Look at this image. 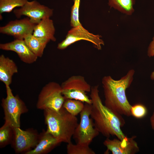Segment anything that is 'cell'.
Masks as SVG:
<instances>
[{"label":"cell","mask_w":154,"mask_h":154,"mask_svg":"<svg viewBox=\"0 0 154 154\" xmlns=\"http://www.w3.org/2000/svg\"><path fill=\"white\" fill-rule=\"evenodd\" d=\"M7 97L2 100L5 117L4 125L12 129L20 127V118L21 114L28 110L24 102L19 96L13 95L9 86H5Z\"/></svg>","instance_id":"cell-4"},{"label":"cell","mask_w":154,"mask_h":154,"mask_svg":"<svg viewBox=\"0 0 154 154\" xmlns=\"http://www.w3.org/2000/svg\"><path fill=\"white\" fill-rule=\"evenodd\" d=\"M31 51L38 57H41L47 44L50 40L34 36L33 34L26 36L24 39Z\"/></svg>","instance_id":"cell-17"},{"label":"cell","mask_w":154,"mask_h":154,"mask_svg":"<svg viewBox=\"0 0 154 154\" xmlns=\"http://www.w3.org/2000/svg\"><path fill=\"white\" fill-rule=\"evenodd\" d=\"M18 72V68L14 62L3 54L0 56V80L5 86H9L14 74Z\"/></svg>","instance_id":"cell-15"},{"label":"cell","mask_w":154,"mask_h":154,"mask_svg":"<svg viewBox=\"0 0 154 154\" xmlns=\"http://www.w3.org/2000/svg\"><path fill=\"white\" fill-rule=\"evenodd\" d=\"M150 122L151 128L154 131V112L150 118Z\"/></svg>","instance_id":"cell-26"},{"label":"cell","mask_w":154,"mask_h":154,"mask_svg":"<svg viewBox=\"0 0 154 154\" xmlns=\"http://www.w3.org/2000/svg\"><path fill=\"white\" fill-rule=\"evenodd\" d=\"M13 13L17 18L26 16L29 18L32 23L37 24L42 19L52 16L53 10L35 0L28 1L22 7L14 9Z\"/></svg>","instance_id":"cell-9"},{"label":"cell","mask_w":154,"mask_h":154,"mask_svg":"<svg viewBox=\"0 0 154 154\" xmlns=\"http://www.w3.org/2000/svg\"><path fill=\"white\" fill-rule=\"evenodd\" d=\"M136 136H126L122 140L118 138L110 139L109 137L103 142L104 145L112 154H135L139 151L138 144L135 140Z\"/></svg>","instance_id":"cell-11"},{"label":"cell","mask_w":154,"mask_h":154,"mask_svg":"<svg viewBox=\"0 0 154 154\" xmlns=\"http://www.w3.org/2000/svg\"><path fill=\"white\" fill-rule=\"evenodd\" d=\"M27 0H0V14L9 13L17 7L23 6Z\"/></svg>","instance_id":"cell-20"},{"label":"cell","mask_w":154,"mask_h":154,"mask_svg":"<svg viewBox=\"0 0 154 154\" xmlns=\"http://www.w3.org/2000/svg\"><path fill=\"white\" fill-rule=\"evenodd\" d=\"M71 9L70 25L72 27L82 25L79 20V8L80 0H74Z\"/></svg>","instance_id":"cell-22"},{"label":"cell","mask_w":154,"mask_h":154,"mask_svg":"<svg viewBox=\"0 0 154 154\" xmlns=\"http://www.w3.org/2000/svg\"><path fill=\"white\" fill-rule=\"evenodd\" d=\"M101 37L89 32L82 25L72 27L68 32L65 38L59 43L57 48L60 50H64L71 44L80 40H85L92 43L98 50H101L104 42Z\"/></svg>","instance_id":"cell-8"},{"label":"cell","mask_w":154,"mask_h":154,"mask_svg":"<svg viewBox=\"0 0 154 154\" xmlns=\"http://www.w3.org/2000/svg\"><path fill=\"white\" fill-rule=\"evenodd\" d=\"M13 133V129L7 125H3L0 129V145L3 147L10 141Z\"/></svg>","instance_id":"cell-23"},{"label":"cell","mask_w":154,"mask_h":154,"mask_svg":"<svg viewBox=\"0 0 154 154\" xmlns=\"http://www.w3.org/2000/svg\"><path fill=\"white\" fill-rule=\"evenodd\" d=\"M90 97L92 101L90 116L94 126L106 138L115 136L122 140L126 136L121 129L125 123L121 115L116 114L103 104L99 95L98 86L91 87Z\"/></svg>","instance_id":"cell-1"},{"label":"cell","mask_w":154,"mask_h":154,"mask_svg":"<svg viewBox=\"0 0 154 154\" xmlns=\"http://www.w3.org/2000/svg\"><path fill=\"white\" fill-rule=\"evenodd\" d=\"M134 73V70L131 69L118 80L114 79L110 76H104L102 79L104 105L116 114L127 116H131V106L127 98L126 90L132 82Z\"/></svg>","instance_id":"cell-2"},{"label":"cell","mask_w":154,"mask_h":154,"mask_svg":"<svg viewBox=\"0 0 154 154\" xmlns=\"http://www.w3.org/2000/svg\"><path fill=\"white\" fill-rule=\"evenodd\" d=\"M147 55L149 57L154 56V36L153 38L152 41L151 42L148 47ZM150 78L152 80H154V70L151 73Z\"/></svg>","instance_id":"cell-25"},{"label":"cell","mask_w":154,"mask_h":154,"mask_svg":"<svg viewBox=\"0 0 154 154\" xmlns=\"http://www.w3.org/2000/svg\"><path fill=\"white\" fill-rule=\"evenodd\" d=\"M131 116L137 119L144 117L147 114V110L146 107L141 104H137L131 106Z\"/></svg>","instance_id":"cell-24"},{"label":"cell","mask_w":154,"mask_h":154,"mask_svg":"<svg viewBox=\"0 0 154 154\" xmlns=\"http://www.w3.org/2000/svg\"><path fill=\"white\" fill-rule=\"evenodd\" d=\"M55 28L53 21L50 18L42 19L35 27L33 34L36 37L55 41Z\"/></svg>","instance_id":"cell-16"},{"label":"cell","mask_w":154,"mask_h":154,"mask_svg":"<svg viewBox=\"0 0 154 154\" xmlns=\"http://www.w3.org/2000/svg\"><path fill=\"white\" fill-rule=\"evenodd\" d=\"M91 108V104L85 103L80 113V122L73 136L76 143L89 145L100 133L95 127L93 120L90 117Z\"/></svg>","instance_id":"cell-6"},{"label":"cell","mask_w":154,"mask_h":154,"mask_svg":"<svg viewBox=\"0 0 154 154\" xmlns=\"http://www.w3.org/2000/svg\"><path fill=\"white\" fill-rule=\"evenodd\" d=\"M65 99L62 94L61 85L54 82L46 84L42 89L38 97L37 107L39 109H49L58 112Z\"/></svg>","instance_id":"cell-5"},{"label":"cell","mask_w":154,"mask_h":154,"mask_svg":"<svg viewBox=\"0 0 154 154\" xmlns=\"http://www.w3.org/2000/svg\"><path fill=\"white\" fill-rule=\"evenodd\" d=\"M36 25L27 17L9 21L0 27V33L13 36L15 39L24 40L26 36L33 34Z\"/></svg>","instance_id":"cell-10"},{"label":"cell","mask_w":154,"mask_h":154,"mask_svg":"<svg viewBox=\"0 0 154 154\" xmlns=\"http://www.w3.org/2000/svg\"><path fill=\"white\" fill-rule=\"evenodd\" d=\"M108 5L110 8L113 7L121 13L131 15L134 10L133 6L135 0H108Z\"/></svg>","instance_id":"cell-18"},{"label":"cell","mask_w":154,"mask_h":154,"mask_svg":"<svg viewBox=\"0 0 154 154\" xmlns=\"http://www.w3.org/2000/svg\"><path fill=\"white\" fill-rule=\"evenodd\" d=\"M0 48L15 52L21 60L27 64L34 62L38 58L29 49L24 40L15 39L10 42L0 44Z\"/></svg>","instance_id":"cell-13"},{"label":"cell","mask_w":154,"mask_h":154,"mask_svg":"<svg viewBox=\"0 0 154 154\" xmlns=\"http://www.w3.org/2000/svg\"><path fill=\"white\" fill-rule=\"evenodd\" d=\"M61 142L46 131L39 137L38 143L33 150L26 152L25 154H42L47 153Z\"/></svg>","instance_id":"cell-14"},{"label":"cell","mask_w":154,"mask_h":154,"mask_svg":"<svg viewBox=\"0 0 154 154\" xmlns=\"http://www.w3.org/2000/svg\"><path fill=\"white\" fill-rule=\"evenodd\" d=\"M61 86L62 94L65 99L78 100L92 104L90 98L86 94L87 92H90L92 87L83 76H71L63 82Z\"/></svg>","instance_id":"cell-7"},{"label":"cell","mask_w":154,"mask_h":154,"mask_svg":"<svg viewBox=\"0 0 154 154\" xmlns=\"http://www.w3.org/2000/svg\"><path fill=\"white\" fill-rule=\"evenodd\" d=\"M46 132L52 135L61 143L71 142L78 123L77 117L68 112L63 106L56 112L49 109L44 110Z\"/></svg>","instance_id":"cell-3"},{"label":"cell","mask_w":154,"mask_h":154,"mask_svg":"<svg viewBox=\"0 0 154 154\" xmlns=\"http://www.w3.org/2000/svg\"><path fill=\"white\" fill-rule=\"evenodd\" d=\"M14 136V145L15 151L20 153L35 147L39 137L31 130H23L20 127L13 129Z\"/></svg>","instance_id":"cell-12"},{"label":"cell","mask_w":154,"mask_h":154,"mask_svg":"<svg viewBox=\"0 0 154 154\" xmlns=\"http://www.w3.org/2000/svg\"><path fill=\"white\" fill-rule=\"evenodd\" d=\"M68 154H95V152L91 149L89 145L76 143L71 142L67 143L66 147Z\"/></svg>","instance_id":"cell-21"},{"label":"cell","mask_w":154,"mask_h":154,"mask_svg":"<svg viewBox=\"0 0 154 154\" xmlns=\"http://www.w3.org/2000/svg\"><path fill=\"white\" fill-rule=\"evenodd\" d=\"M83 103L79 100L65 99L62 106L70 114L76 116L83 110L84 106Z\"/></svg>","instance_id":"cell-19"}]
</instances>
